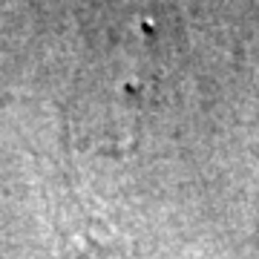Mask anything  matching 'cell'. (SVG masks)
<instances>
[{
    "instance_id": "obj_1",
    "label": "cell",
    "mask_w": 259,
    "mask_h": 259,
    "mask_svg": "<svg viewBox=\"0 0 259 259\" xmlns=\"http://www.w3.org/2000/svg\"><path fill=\"white\" fill-rule=\"evenodd\" d=\"M64 259H98V256H95V253H93L90 248H81V245H75V242H69V245H66Z\"/></svg>"
}]
</instances>
